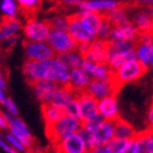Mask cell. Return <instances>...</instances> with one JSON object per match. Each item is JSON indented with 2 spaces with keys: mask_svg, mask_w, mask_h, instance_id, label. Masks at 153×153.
<instances>
[{
  "mask_svg": "<svg viewBox=\"0 0 153 153\" xmlns=\"http://www.w3.org/2000/svg\"><path fill=\"white\" fill-rule=\"evenodd\" d=\"M59 57H60V59L64 61L65 64L67 65L70 70L71 69H74V68L82 67L83 60H84V56L78 49L61 54L59 55Z\"/></svg>",
  "mask_w": 153,
  "mask_h": 153,
  "instance_id": "cell-30",
  "label": "cell"
},
{
  "mask_svg": "<svg viewBox=\"0 0 153 153\" xmlns=\"http://www.w3.org/2000/svg\"><path fill=\"white\" fill-rule=\"evenodd\" d=\"M59 85L60 84H58L56 82H51V81H47V80H39L34 84H32L34 97L41 104L48 103L51 101V97L53 95V93L55 92V90Z\"/></svg>",
  "mask_w": 153,
  "mask_h": 153,
  "instance_id": "cell-14",
  "label": "cell"
},
{
  "mask_svg": "<svg viewBox=\"0 0 153 153\" xmlns=\"http://www.w3.org/2000/svg\"><path fill=\"white\" fill-rule=\"evenodd\" d=\"M64 111H65V114L70 115L72 117L81 119V105H80V102H79V100H78V97L72 100V101L65 107Z\"/></svg>",
  "mask_w": 153,
  "mask_h": 153,
  "instance_id": "cell-36",
  "label": "cell"
},
{
  "mask_svg": "<svg viewBox=\"0 0 153 153\" xmlns=\"http://www.w3.org/2000/svg\"><path fill=\"white\" fill-rule=\"evenodd\" d=\"M49 25L54 30H68L69 22H70V16H65V14H57L54 16L51 20H48Z\"/></svg>",
  "mask_w": 153,
  "mask_h": 153,
  "instance_id": "cell-33",
  "label": "cell"
},
{
  "mask_svg": "<svg viewBox=\"0 0 153 153\" xmlns=\"http://www.w3.org/2000/svg\"><path fill=\"white\" fill-rule=\"evenodd\" d=\"M148 69L141 64L138 59L127 61L126 64L114 70V81L118 85L121 86L124 84L131 82H136L141 76L146 74Z\"/></svg>",
  "mask_w": 153,
  "mask_h": 153,
  "instance_id": "cell-4",
  "label": "cell"
},
{
  "mask_svg": "<svg viewBox=\"0 0 153 153\" xmlns=\"http://www.w3.org/2000/svg\"><path fill=\"white\" fill-rule=\"evenodd\" d=\"M90 47H91V42H82V43H78L76 49L84 56L90 49Z\"/></svg>",
  "mask_w": 153,
  "mask_h": 153,
  "instance_id": "cell-43",
  "label": "cell"
},
{
  "mask_svg": "<svg viewBox=\"0 0 153 153\" xmlns=\"http://www.w3.org/2000/svg\"><path fill=\"white\" fill-rule=\"evenodd\" d=\"M99 112L104 119L116 120L119 118V103L116 94L99 100Z\"/></svg>",
  "mask_w": 153,
  "mask_h": 153,
  "instance_id": "cell-16",
  "label": "cell"
},
{
  "mask_svg": "<svg viewBox=\"0 0 153 153\" xmlns=\"http://www.w3.org/2000/svg\"><path fill=\"white\" fill-rule=\"evenodd\" d=\"M41 112L42 117H43L45 124H46V127L55 124L56 121L59 120L65 115L64 108L55 105L53 103H44V104H42Z\"/></svg>",
  "mask_w": 153,
  "mask_h": 153,
  "instance_id": "cell-26",
  "label": "cell"
},
{
  "mask_svg": "<svg viewBox=\"0 0 153 153\" xmlns=\"http://www.w3.org/2000/svg\"><path fill=\"white\" fill-rule=\"evenodd\" d=\"M51 31V27L48 21L36 19V18L27 19L22 27L24 39L32 42L47 41Z\"/></svg>",
  "mask_w": 153,
  "mask_h": 153,
  "instance_id": "cell-6",
  "label": "cell"
},
{
  "mask_svg": "<svg viewBox=\"0 0 153 153\" xmlns=\"http://www.w3.org/2000/svg\"><path fill=\"white\" fill-rule=\"evenodd\" d=\"M78 93L74 89H71L69 85H59L57 89L55 90L53 95L51 97V101L48 103H53L55 105L59 106L64 108L72 101L76 99Z\"/></svg>",
  "mask_w": 153,
  "mask_h": 153,
  "instance_id": "cell-20",
  "label": "cell"
},
{
  "mask_svg": "<svg viewBox=\"0 0 153 153\" xmlns=\"http://www.w3.org/2000/svg\"><path fill=\"white\" fill-rule=\"evenodd\" d=\"M68 31L71 35L74 36L78 43L82 42H92L96 38V35L92 33L84 24L82 23L80 16L78 14H72L70 16V22L68 26Z\"/></svg>",
  "mask_w": 153,
  "mask_h": 153,
  "instance_id": "cell-12",
  "label": "cell"
},
{
  "mask_svg": "<svg viewBox=\"0 0 153 153\" xmlns=\"http://www.w3.org/2000/svg\"><path fill=\"white\" fill-rule=\"evenodd\" d=\"M8 131L12 132L16 137L19 138L27 149L32 148L33 143H34V139L30 131V128L27 127V125L25 124V121L23 120L22 118H20L19 116H16V117L11 116Z\"/></svg>",
  "mask_w": 153,
  "mask_h": 153,
  "instance_id": "cell-11",
  "label": "cell"
},
{
  "mask_svg": "<svg viewBox=\"0 0 153 153\" xmlns=\"http://www.w3.org/2000/svg\"><path fill=\"white\" fill-rule=\"evenodd\" d=\"M4 108V112H7L8 114H10L13 117H16L19 116V108L16 106V102L13 101L11 97H7V100L3 102V104H1Z\"/></svg>",
  "mask_w": 153,
  "mask_h": 153,
  "instance_id": "cell-39",
  "label": "cell"
},
{
  "mask_svg": "<svg viewBox=\"0 0 153 153\" xmlns=\"http://www.w3.org/2000/svg\"><path fill=\"white\" fill-rule=\"evenodd\" d=\"M128 153H141V143L138 136L129 140L128 146Z\"/></svg>",
  "mask_w": 153,
  "mask_h": 153,
  "instance_id": "cell-40",
  "label": "cell"
},
{
  "mask_svg": "<svg viewBox=\"0 0 153 153\" xmlns=\"http://www.w3.org/2000/svg\"><path fill=\"white\" fill-rule=\"evenodd\" d=\"M47 42L57 56L68 53V51H74L78 47V42L74 39L68 30L64 31V30L51 29L48 35Z\"/></svg>",
  "mask_w": 153,
  "mask_h": 153,
  "instance_id": "cell-5",
  "label": "cell"
},
{
  "mask_svg": "<svg viewBox=\"0 0 153 153\" xmlns=\"http://www.w3.org/2000/svg\"><path fill=\"white\" fill-rule=\"evenodd\" d=\"M23 49H24L26 59H31V60H48L56 56L54 49L48 44L47 41H25L23 44Z\"/></svg>",
  "mask_w": 153,
  "mask_h": 153,
  "instance_id": "cell-7",
  "label": "cell"
},
{
  "mask_svg": "<svg viewBox=\"0 0 153 153\" xmlns=\"http://www.w3.org/2000/svg\"><path fill=\"white\" fill-rule=\"evenodd\" d=\"M78 100L81 105V120L85 121L99 116V100L93 97L89 92L78 93Z\"/></svg>",
  "mask_w": 153,
  "mask_h": 153,
  "instance_id": "cell-13",
  "label": "cell"
},
{
  "mask_svg": "<svg viewBox=\"0 0 153 153\" xmlns=\"http://www.w3.org/2000/svg\"><path fill=\"white\" fill-rule=\"evenodd\" d=\"M113 24L109 22L108 20L104 19L103 22L101 23L99 30H97V34H96V38H100V39H103V41L108 42L109 38H111V34H112L113 31Z\"/></svg>",
  "mask_w": 153,
  "mask_h": 153,
  "instance_id": "cell-34",
  "label": "cell"
},
{
  "mask_svg": "<svg viewBox=\"0 0 153 153\" xmlns=\"http://www.w3.org/2000/svg\"><path fill=\"white\" fill-rule=\"evenodd\" d=\"M118 6H120L119 0H82V2L80 3L78 8L79 10L94 11L105 16L108 11Z\"/></svg>",
  "mask_w": 153,
  "mask_h": 153,
  "instance_id": "cell-15",
  "label": "cell"
},
{
  "mask_svg": "<svg viewBox=\"0 0 153 153\" xmlns=\"http://www.w3.org/2000/svg\"><path fill=\"white\" fill-rule=\"evenodd\" d=\"M146 9L148 10V12L150 13L151 16H153V7H146Z\"/></svg>",
  "mask_w": 153,
  "mask_h": 153,
  "instance_id": "cell-50",
  "label": "cell"
},
{
  "mask_svg": "<svg viewBox=\"0 0 153 153\" xmlns=\"http://www.w3.org/2000/svg\"><path fill=\"white\" fill-rule=\"evenodd\" d=\"M137 136L141 143V153H153V129L149 128Z\"/></svg>",
  "mask_w": 153,
  "mask_h": 153,
  "instance_id": "cell-32",
  "label": "cell"
},
{
  "mask_svg": "<svg viewBox=\"0 0 153 153\" xmlns=\"http://www.w3.org/2000/svg\"><path fill=\"white\" fill-rule=\"evenodd\" d=\"M83 121L79 118L72 117L70 115L65 114L55 124L46 127L48 138L54 143H57L70 134L78 132L82 128Z\"/></svg>",
  "mask_w": 153,
  "mask_h": 153,
  "instance_id": "cell-2",
  "label": "cell"
},
{
  "mask_svg": "<svg viewBox=\"0 0 153 153\" xmlns=\"http://www.w3.org/2000/svg\"><path fill=\"white\" fill-rule=\"evenodd\" d=\"M137 43L139 44H151L153 43V32H140Z\"/></svg>",
  "mask_w": 153,
  "mask_h": 153,
  "instance_id": "cell-41",
  "label": "cell"
},
{
  "mask_svg": "<svg viewBox=\"0 0 153 153\" xmlns=\"http://www.w3.org/2000/svg\"><path fill=\"white\" fill-rule=\"evenodd\" d=\"M128 146L129 140L114 137L106 144L93 150L92 153H128Z\"/></svg>",
  "mask_w": 153,
  "mask_h": 153,
  "instance_id": "cell-23",
  "label": "cell"
},
{
  "mask_svg": "<svg viewBox=\"0 0 153 153\" xmlns=\"http://www.w3.org/2000/svg\"><path fill=\"white\" fill-rule=\"evenodd\" d=\"M0 148H1V150L4 153H18L16 151V149L4 138H1V140H0Z\"/></svg>",
  "mask_w": 153,
  "mask_h": 153,
  "instance_id": "cell-42",
  "label": "cell"
},
{
  "mask_svg": "<svg viewBox=\"0 0 153 153\" xmlns=\"http://www.w3.org/2000/svg\"><path fill=\"white\" fill-rule=\"evenodd\" d=\"M0 90H7V80L3 74L0 76Z\"/></svg>",
  "mask_w": 153,
  "mask_h": 153,
  "instance_id": "cell-48",
  "label": "cell"
},
{
  "mask_svg": "<svg viewBox=\"0 0 153 153\" xmlns=\"http://www.w3.org/2000/svg\"><path fill=\"white\" fill-rule=\"evenodd\" d=\"M3 138H4V139H6V140L8 141L14 149H16V152H25V151L27 150V148L23 144L22 141L20 140L18 137H16L12 132L7 131L6 134H4V136H3Z\"/></svg>",
  "mask_w": 153,
  "mask_h": 153,
  "instance_id": "cell-35",
  "label": "cell"
},
{
  "mask_svg": "<svg viewBox=\"0 0 153 153\" xmlns=\"http://www.w3.org/2000/svg\"><path fill=\"white\" fill-rule=\"evenodd\" d=\"M22 72L31 85L39 80H47L60 85H69L70 82V69L57 55L43 61L26 59L22 66Z\"/></svg>",
  "mask_w": 153,
  "mask_h": 153,
  "instance_id": "cell-1",
  "label": "cell"
},
{
  "mask_svg": "<svg viewBox=\"0 0 153 153\" xmlns=\"http://www.w3.org/2000/svg\"><path fill=\"white\" fill-rule=\"evenodd\" d=\"M104 120H105V119L103 118L102 115L100 114L99 116H96V117L92 118V119L83 121L82 128L84 129V130L88 131V132H91V134H92V132H94V131L101 126V124H102Z\"/></svg>",
  "mask_w": 153,
  "mask_h": 153,
  "instance_id": "cell-37",
  "label": "cell"
},
{
  "mask_svg": "<svg viewBox=\"0 0 153 153\" xmlns=\"http://www.w3.org/2000/svg\"><path fill=\"white\" fill-rule=\"evenodd\" d=\"M120 86L113 80H96L92 79L89 84L86 92H89L96 100H102L107 96L117 94Z\"/></svg>",
  "mask_w": 153,
  "mask_h": 153,
  "instance_id": "cell-9",
  "label": "cell"
},
{
  "mask_svg": "<svg viewBox=\"0 0 153 153\" xmlns=\"http://www.w3.org/2000/svg\"><path fill=\"white\" fill-rule=\"evenodd\" d=\"M82 68L91 76L92 79L113 80L114 78V70L109 67L107 62H95L84 58Z\"/></svg>",
  "mask_w": 153,
  "mask_h": 153,
  "instance_id": "cell-10",
  "label": "cell"
},
{
  "mask_svg": "<svg viewBox=\"0 0 153 153\" xmlns=\"http://www.w3.org/2000/svg\"><path fill=\"white\" fill-rule=\"evenodd\" d=\"M146 119H147L148 127L151 128V129H153V103L151 104V106L149 107V109H148Z\"/></svg>",
  "mask_w": 153,
  "mask_h": 153,
  "instance_id": "cell-45",
  "label": "cell"
},
{
  "mask_svg": "<svg viewBox=\"0 0 153 153\" xmlns=\"http://www.w3.org/2000/svg\"><path fill=\"white\" fill-rule=\"evenodd\" d=\"M84 58L95 62H107L108 53H107V42L95 38L91 42V47L88 51Z\"/></svg>",
  "mask_w": 153,
  "mask_h": 153,
  "instance_id": "cell-18",
  "label": "cell"
},
{
  "mask_svg": "<svg viewBox=\"0 0 153 153\" xmlns=\"http://www.w3.org/2000/svg\"><path fill=\"white\" fill-rule=\"evenodd\" d=\"M7 94H6V91L4 90H0V103L1 104H3V102L7 100Z\"/></svg>",
  "mask_w": 153,
  "mask_h": 153,
  "instance_id": "cell-49",
  "label": "cell"
},
{
  "mask_svg": "<svg viewBox=\"0 0 153 153\" xmlns=\"http://www.w3.org/2000/svg\"><path fill=\"white\" fill-rule=\"evenodd\" d=\"M139 33H140L139 30L130 21L121 25L114 26L109 39H124V41L137 42Z\"/></svg>",
  "mask_w": 153,
  "mask_h": 153,
  "instance_id": "cell-19",
  "label": "cell"
},
{
  "mask_svg": "<svg viewBox=\"0 0 153 153\" xmlns=\"http://www.w3.org/2000/svg\"><path fill=\"white\" fill-rule=\"evenodd\" d=\"M56 144V150L58 152L64 153H86L89 152V147L85 138L83 137L81 132H74L60 140Z\"/></svg>",
  "mask_w": 153,
  "mask_h": 153,
  "instance_id": "cell-8",
  "label": "cell"
},
{
  "mask_svg": "<svg viewBox=\"0 0 153 153\" xmlns=\"http://www.w3.org/2000/svg\"><path fill=\"white\" fill-rule=\"evenodd\" d=\"M92 81V78L82 67L74 68L70 70V82L69 86L74 89L76 93L86 91L89 84Z\"/></svg>",
  "mask_w": 153,
  "mask_h": 153,
  "instance_id": "cell-17",
  "label": "cell"
},
{
  "mask_svg": "<svg viewBox=\"0 0 153 153\" xmlns=\"http://www.w3.org/2000/svg\"><path fill=\"white\" fill-rule=\"evenodd\" d=\"M134 59H137L136 47L125 51H119V53H108L107 64L109 65V67L112 68L113 70H116L117 68L126 64L127 61L134 60Z\"/></svg>",
  "mask_w": 153,
  "mask_h": 153,
  "instance_id": "cell-24",
  "label": "cell"
},
{
  "mask_svg": "<svg viewBox=\"0 0 153 153\" xmlns=\"http://www.w3.org/2000/svg\"><path fill=\"white\" fill-rule=\"evenodd\" d=\"M76 14L80 16V19L82 23L88 27L94 34H97V30H99L101 23L103 20L105 19V16L102 13L94 12V11H84V10H79V12Z\"/></svg>",
  "mask_w": 153,
  "mask_h": 153,
  "instance_id": "cell-22",
  "label": "cell"
},
{
  "mask_svg": "<svg viewBox=\"0 0 153 153\" xmlns=\"http://www.w3.org/2000/svg\"><path fill=\"white\" fill-rule=\"evenodd\" d=\"M21 9L27 12H32L41 6V0H16Z\"/></svg>",
  "mask_w": 153,
  "mask_h": 153,
  "instance_id": "cell-38",
  "label": "cell"
},
{
  "mask_svg": "<svg viewBox=\"0 0 153 153\" xmlns=\"http://www.w3.org/2000/svg\"><path fill=\"white\" fill-rule=\"evenodd\" d=\"M82 0H62V3L67 7H79Z\"/></svg>",
  "mask_w": 153,
  "mask_h": 153,
  "instance_id": "cell-46",
  "label": "cell"
},
{
  "mask_svg": "<svg viewBox=\"0 0 153 153\" xmlns=\"http://www.w3.org/2000/svg\"><path fill=\"white\" fill-rule=\"evenodd\" d=\"M20 42V37L19 35H16V36H12V37L8 38L7 41H4V45H6V47H9V48H12L14 47L16 44H19Z\"/></svg>",
  "mask_w": 153,
  "mask_h": 153,
  "instance_id": "cell-44",
  "label": "cell"
},
{
  "mask_svg": "<svg viewBox=\"0 0 153 153\" xmlns=\"http://www.w3.org/2000/svg\"><path fill=\"white\" fill-rule=\"evenodd\" d=\"M79 131L81 132L83 137L85 138L90 152H92L93 150H95L96 148L104 146L107 142H109L115 137V120L105 119L101 124V126L92 134L88 132L83 128H81Z\"/></svg>",
  "mask_w": 153,
  "mask_h": 153,
  "instance_id": "cell-3",
  "label": "cell"
},
{
  "mask_svg": "<svg viewBox=\"0 0 153 153\" xmlns=\"http://www.w3.org/2000/svg\"><path fill=\"white\" fill-rule=\"evenodd\" d=\"M131 22L139 32H153V16L148 12L146 7L131 13Z\"/></svg>",
  "mask_w": 153,
  "mask_h": 153,
  "instance_id": "cell-21",
  "label": "cell"
},
{
  "mask_svg": "<svg viewBox=\"0 0 153 153\" xmlns=\"http://www.w3.org/2000/svg\"><path fill=\"white\" fill-rule=\"evenodd\" d=\"M23 24L18 18L4 19L0 25V39L1 42L7 41L8 38L16 36L22 30Z\"/></svg>",
  "mask_w": 153,
  "mask_h": 153,
  "instance_id": "cell-25",
  "label": "cell"
},
{
  "mask_svg": "<svg viewBox=\"0 0 153 153\" xmlns=\"http://www.w3.org/2000/svg\"><path fill=\"white\" fill-rule=\"evenodd\" d=\"M19 3L16 0H0V11L4 19H13L19 16Z\"/></svg>",
  "mask_w": 153,
  "mask_h": 153,
  "instance_id": "cell-31",
  "label": "cell"
},
{
  "mask_svg": "<svg viewBox=\"0 0 153 153\" xmlns=\"http://www.w3.org/2000/svg\"><path fill=\"white\" fill-rule=\"evenodd\" d=\"M138 134V132L134 130V128L131 126L128 121L118 118L115 120V137L123 138L130 140Z\"/></svg>",
  "mask_w": 153,
  "mask_h": 153,
  "instance_id": "cell-29",
  "label": "cell"
},
{
  "mask_svg": "<svg viewBox=\"0 0 153 153\" xmlns=\"http://www.w3.org/2000/svg\"><path fill=\"white\" fill-rule=\"evenodd\" d=\"M134 2L143 7H153V0H134Z\"/></svg>",
  "mask_w": 153,
  "mask_h": 153,
  "instance_id": "cell-47",
  "label": "cell"
},
{
  "mask_svg": "<svg viewBox=\"0 0 153 153\" xmlns=\"http://www.w3.org/2000/svg\"><path fill=\"white\" fill-rule=\"evenodd\" d=\"M105 18L112 23L113 26H117L131 21V13L124 6H118L105 14Z\"/></svg>",
  "mask_w": 153,
  "mask_h": 153,
  "instance_id": "cell-27",
  "label": "cell"
},
{
  "mask_svg": "<svg viewBox=\"0 0 153 153\" xmlns=\"http://www.w3.org/2000/svg\"><path fill=\"white\" fill-rule=\"evenodd\" d=\"M137 59L147 69L153 68V43L151 44H139L136 46Z\"/></svg>",
  "mask_w": 153,
  "mask_h": 153,
  "instance_id": "cell-28",
  "label": "cell"
}]
</instances>
